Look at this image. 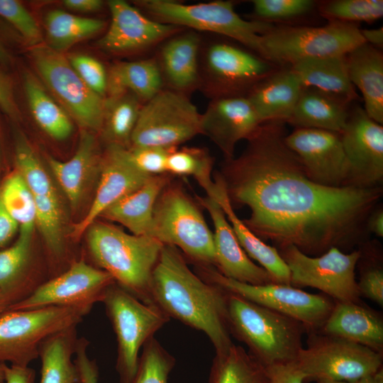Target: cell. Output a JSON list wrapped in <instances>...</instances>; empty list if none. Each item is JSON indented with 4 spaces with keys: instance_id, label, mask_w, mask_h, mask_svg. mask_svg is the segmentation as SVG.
Masks as SVG:
<instances>
[{
    "instance_id": "f35d334b",
    "label": "cell",
    "mask_w": 383,
    "mask_h": 383,
    "mask_svg": "<svg viewBox=\"0 0 383 383\" xmlns=\"http://www.w3.org/2000/svg\"><path fill=\"white\" fill-rule=\"evenodd\" d=\"M2 202L20 231L33 233L35 226V202L30 189L21 174L15 171L0 188Z\"/></svg>"
},
{
    "instance_id": "c3c4849f",
    "label": "cell",
    "mask_w": 383,
    "mask_h": 383,
    "mask_svg": "<svg viewBox=\"0 0 383 383\" xmlns=\"http://www.w3.org/2000/svg\"><path fill=\"white\" fill-rule=\"evenodd\" d=\"M174 148L130 146L126 148V155L138 170L150 176H156L167 173L168 155Z\"/></svg>"
},
{
    "instance_id": "e0dca14e",
    "label": "cell",
    "mask_w": 383,
    "mask_h": 383,
    "mask_svg": "<svg viewBox=\"0 0 383 383\" xmlns=\"http://www.w3.org/2000/svg\"><path fill=\"white\" fill-rule=\"evenodd\" d=\"M348 165L346 186L382 187L383 181V126L364 109H350L346 126L340 133Z\"/></svg>"
},
{
    "instance_id": "f6af8a7d",
    "label": "cell",
    "mask_w": 383,
    "mask_h": 383,
    "mask_svg": "<svg viewBox=\"0 0 383 383\" xmlns=\"http://www.w3.org/2000/svg\"><path fill=\"white\" fill-rule=\"evenodd\" d=\"M255 20L270 22L299 17L310 12L316 5L311 0H252Z\"/></svg>"
},
{
    "instance_id": "4fadbf2b",
    "label": "cell",
    "mask_w": 383,
    "mask_h": 383,
    "mask_svg": "<svg viewBox=\"0 0 383 383\" xmlns=\"http://www.w3.org/2000/svg\"><path fill=\"white\" fill-rule=\"evenodd\" d=\"M277 250L289 268L292 286L316 288L335 301H360L355 279L360 249L345 252L331 248L317 256L306 255L294 245Z\"/></svg>"
},
{
    "instance_id": "484cf974",
    "label": "cell",
    "mask_w": 383,
    "mask_h": 383,
    "mask_svg": "<svg viewBox=\"0 0 383 383\" xmlns=\"http://www.w3.org/2000/svg\"><path fill=\"white\" fill-rule=\"evenodd\" d=\"M349 79L361 92L364 110L374 121L383 124V55L363 43L345 55Z\"/></svg>"
},
{
    "instance_id": "9f6ffc18",
    "label": "cell",
    "mask_w": 383,
    "mask_h": 383,
    "mask_svg": "<svg viewBox=\"0 0 383 383\" xmlns=\"http://www.w3.org/2000/svg\"><path fill=\"white\" fill-rule=\"evenodd\" d=\"M64 6L77 12H94L100 10L104 4L101 0H65Z\"/></svg>"
},
{
    "instance_id": "ee69618b",
    "label": "cell",
    "mask_w": 383,
    "mask_h": 383,
    "mask_svg": "<svg viewBox=\"0 0 383 383\" xmlns=\"http://www.w3.org/2000/svg\"><path fill=\"white\" fill-rule=\"evenodd\" d=\"M321 14L329 21L356 24L383 16L382 0H332L319 4Z\"/></svg>"
},
{
    "instance_id": "6f0895ef",
    "label": "cell",
    "mask_w": 383,
    "mask_h": 383,
    "mask_svg": "<svg viewBox=\"0 0 383 383\" xmlns=\"http://www.w3.org/2000/svg\"><path fill=\"white\" fill-rule=\"evenodd\" d=\"M367 230L379 237L383 236V211L378 209L373 211L366 223Z\"/></svg>"
},
{
    "instance_id": "1f68e13d",
    "label": "cell",
    "mask_w": 383,
    "mask_h": 383,
    "mask_svg": "<svg viewBox=\"0 0 383 383\" xmlns=\"http://www.w3.org/2000/svg\"><path fill=\"white\" fill-rule=\"evenodd\" d=\"M164 84L155 57L117 62L108 71L106 98L131 93L144 104L163 89Z\"/></svg>"
},
{
    "instance_id": "be15d7a7",
    "label": "cell",
    "mask_w": 383,
    "mask_h": 383,
    "mask_svg": "<svg viewBox=\"0 0 383 383\" xmlns=\"http://www.w3.org/2000/svg\"><path fill=\"white\" fill-rule=\"evenodd\" d=\"M7 306L5 304L1 294L0 293V316H1L6 311Z\"/></svg>"
},
{
    "instance_id": "4dcf8cb0",
    "label": "cell",
    "mask_w": 383,
    "mask_h": 383,
    "mask_svg": "<svg viewBox=\"0 0 383 383\" xmlns=\"http://www.w3.org/2000/svg\"><path fill=\"white\" fill-rule=\"evenodd\" d=\"M303 87L315 88L353 102L358 98L351 83L345 55L309 58L289 66Z\"/></svg>"
},
{
    "instance_id": "9c48e42d",
    "label": "cell",
    "mask_w": 383,
    "mask_h": 383,
    "mask_svg": "<svg viewBox=\"0 0 383 383\" xmlns=\"http://www.w3.org/2000/svg\"><path fill=\"white\" fill-rule=\"evenodd\" d=\"M89 311L62 306L6 311L0 316V362L28 366L39 357L40 346L47 338L77 327Z\"/></svg>"
},
{
    "instance_id": "cb8c5ba5",
    "label": "cell",
    "mask_w": 383,
    "mask_h": 383,
    "mask_svg": "<svg viewBox=\"0 0 383 383\" xmlns=\"http://www.w3.org/2000/svg\"><path fill=\"white\" fill-rule=\"evenodd\" d=\"M318 332L348 340L383 354L382 316L361 301H335L331 312Z\"/></svg>"
},
{
    "instance_id": "f5cc1de1",
    "label": "cell",
    "mask_w": 383,
    "mask_h": 383,
    "mask_svg": "<svg viewBox=\"0 0 383 383\" xmlns=\"http://www.w3.org/2000/svg\"><path fill=\"white\" fill-rule=\"evenodd\" d=\"M271 383H305L304 377L295 362L267 367Z\"/></svg>"
},
{
    "instance_id": "d6986e66",
    "label": "cell",
    "mask_w": 383,
    "mask_h": 383,
    "mask_svg": "<svg viewBox=\"0 0 383 383\" xmlns=\"http://www.w3.org/2000/svg\"><path fill=\"white\" fill-rule=\"evenodd\" d=\"M284 141L300 159L311 179L327 187L346 186L348 165L340 133L296 128L286 135Z\"/></svg>"
},
{
    "instance_id": "b9f144b4",
    "label": "cell",
    "mask_w": 383,
    "mask_h": 383,
    "mask_svg": "<svg viewBox=\"0 0 383 383\" xmlns=\"http://www.w3.org/2000/svg\"><path fill=\"white\" fill-rule=\"evenodd\" d=\"M15 162L16 171L34 196L57 195L30 143L21 132H17L15 138Z\"/></svg>"
},
{
    "instance_id": "3957f363",
    "label": "cell",
    "mask_w": 383,
    "mask_h": 383,
    "mask_svg": "<svg viewBox=\"0 0 383 383\" xmlns=\"http://www.w3.org/2000/svg\"><path fill=\"white\" fill-rule=\"evenodd\" d=\"M87 231L88 250L96 267L142 302L152 304L151 278L163 245L102 222H94Z\"/></svg>"
},
{
    "instance_id": "30bf717a",
    "label": "cell",
    "mask_w": 383,
    "mask_h": 383,
    "mask_svg": "<svg viewBox=\"0 0 383 383\" xmlns=\"http://www.w3.org/2000/svg\"><path fill=\"white\" fill-rule=\"evenodd\" d=\"M278 68L247 48L227 41L211 42L201 48L199 89L211 99L246 96Z\"/></svg>"
},
{
    "instance_id": "d6a6232c",
    "label": "cell",
    "mask_w": 383,
    "mask_h": 383,
    "mask_svg": "<svg viewBox=\"0 0 383 383\" xmlns=\"http://www.w3.org/2000/svg\"><path fill=\"white\" fill-rule=\"evenodd\" d=\"M96 162V140L86 131L80 135L74 155L67 161L49 157L48 164L57 181L75 208L79 204Z\"/></svg>"
},
{
    "instance_id": "f546056e",
    "label": "cell",
    "mask_w": 383,
    "mask_h": 383,
    "mask_svg": "<svg viewBox=\"0 0 383 383\" xmlns=\"http://www.w3.org/2000/svg\"><path fill=\"white\" fill-rule=\"evenodd\" d=\"M32 258L30 233L20 231L19 237L11 246L0 250V293L7 309L28 297L38 287L29 277Z\"/></svg>"
},
{
    "instance_id": "52a82bcc",
    "label": "cell",
    "mask_w": 383,
    "mask_h": 383,
    "mask_svg": "<svg viewBox=\"0 0 383 383\" xmlns=\"http://www.w3.org/2000/svg\"><path fill=\"white\" fill-rule=\"evenodd\" d=\"M101 302L116 337L120 383H131L141 348L170 318L155 304L142 302L116 282Z\"/></svg>"
},
{
    "instance_id": "60d3db41",
    "label": "cell",
    "mask_w": 383,
    "mask_h": 383,
    "mask_svg": "<svg viewBox=\"0 0 383 383\" xmlns=\"http://www.w3.org/2000/svg\"><path fill=\"white\" fill-rule=\"evenodd\" d=\"M34 198L35 225L50 255L61 257L65 252V243L62 209L57 195L34 196Z\"/></svg>"
},
{
    "instance_id": "4316f807",
    "label": "cell",
    "mask_w": 383,
    "mask_h": 383,
    "mask_svg": "<svg viewBox=\"0 0 383 383\" xmlns=\"http://www.w3.org/2000/svg\"><path fill=\"white\" fill-rule=\"evenodd\" d=\"M214 179L213 185L206 195L213 196L218 201L244 251L269 272L275 283L291 285L289 268L277 249L256 236L238 217L218 172L214 175Z\"/></svg>"
},
{
    "instance_id": "2e32d148",
    "label": "cell",
    "mask_w": 383,
    "mask_h": 383,
    "mask_svg": "<svg viewBox=\"0 0 383 383\" xmlns=\"http://www.w3.org/2000/svg\"><path fill=\"white\" fill-rule=\"evenodd\" d=\"M113 283L114 279L108 272L80 259L46 280L28 297L10 306L6 311L48 306L91 311L96 303L101 302L106 290Z\"/></svg>"
},
{
    "instance_id": "9a60e30c",
    "label": "cell",
    "mask_w": 383,
    "mask_h": 383,
    "mask_svg": "<svg viewBox=\"0 0 383 383\" xmlns=\"http://www.w3.org/2000/svg\"><path fill=\"white\" fill-rule=\"evenodd\" d=\"M31 56L42 79L67 113L82 126L101 129L106 98L85 84L62 52L48 46L37 45L32 50Z\"/></svg>"
},
{
    "instance_id": "ac0fdd59",
    "label": "cell",
    "mask_w": 383,
    "mask_h": 383,
    "mask_svg": "<svg viewBox=\"0 0 383 383\" xmlns=\"http://www.w3.org/2000/svg\"><path fill=\"white\" fill-rule=\"evenodd\" d=\"M111 23L98 40L105 52L124 55L152 48L187 29L156 21L123 0L108 1Z\"/></svg>"
},
{
    "instance_id": "44dd1931",
    "label": "cell",
    "mask_w": 383,
    "mask_h": 383,
    "mask_svg": "<svg viewBox=\"0 0 383 383\" xmlns=\"http://www.w3.org/2000/svg\"><path fill=\"white\" fill-rule=\"evenodd\" d=\"M261 124L246 96L216 98L201 113V134L218 148L224 160H230L236 144L248 140Z\"/></svg>"
},
{
    "instance_id": "f907efd6",
    "label": "cell",
    "mask_w": 383,
    "mask_h": 383,
    "mask_svg": "<svg viewBox=\"0 0 383 383\" xmlns=\"http://www.w3.org/2000/svg\"><path fill=\"white\" fill-rule=\"evenodd\" d=\"M88 340L84 338L77 339L74 362L80 376V383H98L99 368L94 360L89 358L87 353Z\"/></svg>"
},
{
    "instance_id": "ab89813d",
    "label": "cell",
    "mask_w": 383,
    "mask_h": 383,
    "mask_svg": "<svg viewBox=\"0 0 383 383\" xmlns=\"http://www.w3.org/2000/svg\"><path fill=\"white\" fill-rule=\"evenodd\" d=\"M213 157L203 148H175L168 155L167 173L193 177L207 194L213 185Z\"/></svg>"
},
{
    "instance_id": "94428289",
    "label": "cell",
    "mask_w": 383,
    "mask_h": 383,
    "mask_svg": "<svg viewBox=\"0 0 383 383\" xmlns=\"http://www.w3.org/2000/svg\"><path fill=\"white\" fill-rule=\"evenodd\" d=\"M11 62V56L8 51L0 43V63L9 64Z\"/></svg>"
},
{
    "instance_id": "680465c9",
    "label": "cell",
    "mask_w": 383,
    "mask_h": 383,
    "mask_svg": "<svg viewBox=\"0 0 383 383\" xmlns=\"http://www.w3.org/2000/svg\"><path fill=\"white\" fill-rule=\"evenodd\" d=\"M361 35L365 43L382 50L383 48V28L373 29H360Z\"/></svg>"
},
{
    "instance_id": "816d5d0a",
    "label": "cell",
    "mask_w": 383,
    "mask_h": 383,
    "mask_svg": "<svg viewBox=\"0 0 383 383\" xmlns=\"http://www.w3.org/2000/svg\"><path fill=\"white\" fill-rule=\"evenodd\" d=\"M0 109L13 119L20 116L11 78L0 70Z\"/></svg>"
},
{
    "instance_id": "e575fe53",
    "label": "cell",
    "mask_w": 383,
    "mask_h": 383,
    "mask_svg": "<svg viewBox=\"0 0 383 383\" xmlns=\"http://www.w3.org/2000/svg\"><path fill=\"white\" fill-rule=\"evenodd\" d=\"M23 78L26 96L35 122L53 139L67 138L73 131L67 112L50 97L32 74L25 72Z\"/></svg>"
},
{
    "instance_id": "7c38bea8",
    "label": "cell",
    "mask_w": 383,
    "mask_h": 383,
    "mask_svg": "<svg viewBox=\"0 0 383 383\" xmlns=\"http://www.w3.org/2000/svg\"><path fill=\"white\" fill-rule=\"evenodd\" d=\"M196 267V273L204 280L298 321L307 334L319 331L335 304L325 294L309 293L292 285L248 284L224 277L215 267Z\"/></svg>"
},
{
    "instance_id": "836d02e7",
    "label": "cell",
    "mask_w": 383,
    "mask_h": 383,
    "mask_svg": "<svg viewBox=\"0 0 383 383\" xmlns=\"http://www.w3.org/2000/svg\"><path fill=\"white\" fill-rule=\"evenodd\" d=\"M77 327L58 332L41 345L39 383H80L78 369L72 357L77 341Z\"/></svg>"
},
{
    "instance_id": "8d00e7d4",
    "label": "cell",
    "mask_w": 383,
    "mask_h": 383,
    "mask_svg": "<svg viewBox=\"0 0 383 383\" xmlns=\"http://www.w3.org/2000/svg\"><path fill=\"white\" fill-rule=\"evenodd\" d=\"M101 19L77 16L62 10L50 11L45 17L48 47L62 52L79 41L91 38L104 29Z\"/></svg>"
},
{
    "instance_id": "7a4b0ae2",
    "label": "cell",
    "mask_w": 383,
    "mask_h": 383,
    "mask_svg": "<svg viewBox=\"0 0 383 383\" xmlns=\"http://www.w3.org/2000/svg\"><path fill=\"white\" fill-rule=\"evenodd\" d=\"M228 292L194 272L177 248L163 245L150 282L151 303L167 316L204 332L215 353L233 342L228 330Z\"/></svg>"
},
{
    "instance_id": "ba28073f",
    "label": "cell",
    "mask_w": 383,
    "mask_h": 383,
    "mask_svg": "<svg viewBox=\"0 0 383 383\" xmlns=\"http://www.w3.org/2000/svg\"><path fill=\"white\" fill-rule=\"evenodd\" d=\"M260 55L276 65L346 55L365 43L356 24L329 21L323 26H274L262 35Z\"/></svg>"
},
{
    "instance_id": "f1b7e54d",
    "label": "cell",
    "mask_w": 383,
    "mask_h": 383,
    "mask_svg": "<svg viewBox=\"0 0 383 383\" xmlns=\"http://www.w3.org/2000/svg\"><path fill=\"white\" fill-rule=\"evenodd\" d=\"M169 182L167 174L152 176L140 188L106 208L100 216L121 224L133 235L151 237L154 207Z\"/></svg>"
},
{
    "instance_id": "bcb514c9",
    "label": "cell",
    "mask_w": 383,
    "mask_h": 383,
    "mask_svg": "<svg viewBox=\"0 0 383 383\" xmlns=\"http://www.w3.org/2000/svg\"><path fill=\"white\" fill-rule=\"evenodd\" d=\"M0 16L11 24L30 45L42 40L40 30L32 15L16 0H0Z\"/></svg>"
},
{
    "instance_id": "6da1fadb",
    "label": "cell",
    "mask_w": 383,
    "mask_h": 383,
    "mask_svg": "<svg viewBox=\"0 0 383 383\" xmlns=\"http://www.w3.org/2000/svg\"><path fill=\"white\" fill-rule=\"evenodd\" d=\"M286 135L284 122H265L239 156L224 160L217 172L231 204L248 206L250 214L244 223L277 250L294 245L311 256L331 248L355 250L382 196V187L315 182L285 143Z\"/></svg>"
},
{
    "instance_id": "277c9868",
    "label": "cell",
    "mask_w": 383,
    "mask_h": 383,
    "mask_svg": "<svg viewBox=\"0 0 383 383\" xmlns=\"http://www.w3.org/2000/svg\"><path fill=\"white\" fill-rule=\"evenodd\" d=\"M230 334L265 367L295 362L306 330L298 321L228 292Z\"/></svg>"
},
{
    "instance_id": "5bb4252c",
    "label": "cell",
    "mask_w": 383,
    "mask_h": 383,
    "mask_svg": "<svg viewBox=\"0 0 383 383\" xmlns=\"http://www.w3.org/2000/svg\"><path fill=\"white\" fill-rule=\"evenodd\" d=\"M201 116L187 94L164 88L143 104L131 146L177 148L201 134Z\"/></svg>"
},
{
    "instance_id": "91938a15",
    "label": "cell",
    "mask_w": 383,
    "mask_h": 383,
    "mask_svg": "<svg viewBox=\"0 0 383 383\" xmlns=\"http://www.w3.org/2000/svg\"><path fill=\"white\" fill-rule=\"evenodd\" d=\"M316 383H383V370L380 369L372 376H368L354 381L320 380Z\"/></svg>"
},
{
    "instance_id": "7dc6e473",
    "label": "cell",
    "mask_w": 383,
    "mask_h": 383,
    "mask_svg": "<svg viewBox=\"0 0 383 383\" xmlns=\"http://www.w3.org/2000/svg\"><path fill=\"white\" fill-rule=\"evenodd\" d=\"M68 60L85 84L98 95L106 98L108 85V71L94 57L82 54L69 56Z\"/></svg>"
},
{
    "instance_id": "d4e9b609",
    "label": "cell",
    "mask_w": 383,
    "mask_h": 383,
    "mask_svg": "<svg viewBox=\"0 0 383 383\" xmlns=\"http://www.w3.org/2000/svg\"><path fill=\"white\" fill-rule=\"evenodd\" d=\"M303 87L289 67L278 68L246 96L262 123L283 121L291 116Z\"/></svg>"
},
{
    "instance_id": "d590c367",
    "label": "cell",
    "mask_w": 383,
    "mask_h": 383,
    "mask_svg": "<svg viewBox=\"0 0 383 383\" xmlns=\"http://www.w3.org/2000/svg\"><path fill=\"white\" fill-rule=\"evenodd\" d=\"M209 383H271L267 367L243 347L232 344L224 352L216 353Z\"/></svg>"
},
{
    "instance_id": "7bdbcfd3",
    "label": "cell",
    "mask_w": 383,
    "mask_h": 383,
    "mask_svg": "<svg viewBox=\"0 0 383 383\" xmlns=\"http://www.w3.org/2000/svg\"><path fill=\"white\" fill-rule=\"evenodd\" d=\"M175 358L153 336L143 346L131 383H168Z\"/></svg>"
},
{
    "instance_id": "db71d44e",
    "label": "cell",
    "mask_w": 383,
    "mask_h": 383,
    "mask_svg": "<svg viewBox=\"0 0 383 383\" xmlns=\"http://www.w3.org/2000/svg\"><path fill=\"white\" fill-rule=\"evenodd\" d=\"M18 228V223L5 208L0 195V249L12 240Z\"/></svg>"
},
{
    "instance_id": "74e56055",
    "label": "cell",
    "mask_w": 383,
    "mask_h": 383,
    "mask_svg": "<svg viewBox=\"0 0 383 383\" xmlns=\"http://www.w3.org/2000/svg\"><path fill=\"white\" fill-rule=\"evenodd\" d=\"M142 105L140 99L131 93L106 98L102 128L109 145L131 146V135Z\"/></svg>"
},
{
    "instance_id": "ffe728a7",
    "label": "cell",
    "mask_w": 383,
    "mask_h": 383,
    "mask_svg": "<svg viewBox=\"0 0 383 383\" xmlns=\"http://www.w3.org/2000/svg\"><path fill=\"white\" fill-rule=\"evenodd\" d=\"M126 148L109 145L100 166V178L89 210L77 223L71 236L77 240L109 206L143 186L152 176L138 170L129 160Z\"/></svg>"
},
{
    "instance_id": "5b68a950",
    "label": "cell",
    "mask_w": 383,
    "mask_h": 383,
    "mask_svg": "<svg viewBox=\"0 0 383 383\" xmlns=\"http://www.w3.org/2000/svg\"><path fill=\"white\" fill-rule=\"evenodd\" d=\"M136 7L150 18L194 31H206L229 38L260 55L262 35L271 22L245 20L231 1H213L188 4L172 0H139ZM261 56V55H260Z\"/></svg>"
},
{
    "instance_id": "11a10c76",
    "label": "cell",
    "mask_w": 383,
    "mask_h": 383,
    "mask_svg": "<svg viewBox=\"0 0 383 383\" xmlns=\"http://www.w3.org/2000/svg\"><path fill=\"white\" fill-rule=\"evenodd\" d=\"M35 370L28 366H6V383H35Z\"/></svg>"
},
{
    "instance_id": "83f0119b",
    "label": "cell",
    "mask_w": 383,
    "mask_h": 383,
    "mask_svg": "<svg viewBox=\"0 0 383 383\" xmlns=\"http://www.w3.org/2000/svg\"><path fill=\"white\" fill-rule=\"evenodd\" d=\"M351 103L315 88L304 87L286 123L296 128H315L340 133L346 126Z\"/></svg>"
},
{
    "instance_id": "6125c7cd",
    "label": "cell",
    "mask_w": 383,
    "mask_h": 383,
    "mask_svg": "<svg viewBox=\"0 0 383 383\" xmlns=\"http://www.w3.org/2000/svg\"><path fill=\"white\" fill-rule=\"evenodd\" d=\"M7 364L0 362V383H6V366Z\"/></svg>"
},
{
    "instance_id": "8992f818",
    "label": "cell",
    "mask_w": 383,
    "mask_h": 383,
    "mask_svg": "<svg viewBox=\"0 0 383 383\" xmlns=\"http://www.w3.org/2000/svg\"><path fill=\"white\" fill-rule=\"evenodd\" d=\"M151 237L172 245L196 266L216 267L213 232L192 198L170 182L160 194L153 210Z\"/></svg>"
},
{
    "instance_id": "7402d4cb",
    "label": "cell",
    "mask_w": 383,
    "mask_h": 383,
    "mask_svg": "<svg viewBox=\"0 0 383 383\" xmlns=\"http://www.w3.org/2000/svg\"><path fill=\"white\" fill-rule=\"evenodd\" d=\"M197 199L213 225L216 269L224 277L245 284L275 283L269 272L254 263L244 251L218 201L210 195L197 196Z\"/></svg>"
},
{
    "instance_id": "603a6c76",
    "label": "cell",
    "mask_w": 383,
    "mask_h": 383,
    "mask_svg": "<svg viewBox=\"0 0 383 383\" xmlns=\"http://www.w3.org/2000/svg\"><path fill=\"white\" fill-rule=\"evenodd\" d=\"M201 46L199 33L188 29L162 43L155 59L168 89L185 94L199 89Z\"/></svg>"
},
{
    "instance_id": "681fc988",
    "label": "cell",
    "mask_w": 383,
    "mask_h": 383,
    "mask_svg": "<svg viewBox=\"0 0 383 383\" xmlns=\"http://www.w3.org/2000/svg\"><path fill=\"white\" fill-rule=\"evenodd\" d=\"M357 284L360 296L383 306V270L380 266H371L365 269Z\"/></svg>"
},
{
    "instance_id": "8fae6325",
    "label": "cell",
    "mask_w": 383,
    "mask_h": 383,
    "mask_svg": "<svg viewBox=\"0 0 383 383\" xmlns=\"http://www.w3.org/2000/svg\"><path fill=\"white\" fill-rule=\"evenodd\" d=\"M308 335L307 346L294 362L305 382L354 381L372 376L382 368V353L319 332Z\"/></svg>"
}]
</instances>
